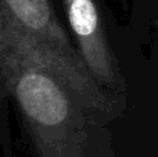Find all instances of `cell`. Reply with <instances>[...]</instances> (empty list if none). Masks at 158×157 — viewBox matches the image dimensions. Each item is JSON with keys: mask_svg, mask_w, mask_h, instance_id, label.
<instances>
[{"mask_svg": "<svg viewBox=\"0 0 158 157\" xmlns=\"http://www.w3.org/2000/svg\"><path fill=\"white\" fill-rule=\"evenodd\" d=\"M2 77L21 106L42 155L50 156L53 139L63 149V142L71 143L83 122L75 108L82 103L71 100L75 95L60 78L47 70L4 56Z\"/></svg>", "mask_w": 158, "mask_h": 157, "instance_id": "cell-1", "label": "cell"}, {"mask_svg": "<svg viewBox=\"0 0 158 157\" xmlns=\"http://www.w3.org/2000/svg\"><path fill=\"white\" fill-rule=\"evenodd\" d=\"M2 43L0 56L14 58L24 64L36 66L57 75L72 91L82 106L93 110L110 111V103L89 74L86 64L82 60L67 57L56 47L36 39L27 31L19 28L6 14L2 15Z\"/></svg>", "mask_w": 158, "mask_h": 157, "instance_id": "cell-2", "label": "cell"}, {"mask_svg": "<svg viewBox=\"0 0 158 157\" xmlns=\"http://www.w3.org/2000/svg\"><path fill=\"white\" fill-rule=\"evenodd\" d=\"M65 4L71 29L92 77L108 88H117L114 58L107 46L94 3L92 0H65Z\"/></svg>", "mask_w": 158, "mask_h": 157, "instance_id": "cell-3", "label": "cell"}, {"mask_svg": "<svg viewBox=\"0 0 158 157\" xmlns=\"http://www.w3.org/2000/svg\"><path fill=\"white\" fill-rule=\"evenodd\" d=\"M10 17L19 28L36 39L60 50L69 58L81 60L69 45V39L54 18L47 0H4Z\"/></svg>", "mask_w": 158, "mask_h": 157, "instance_id": "cell-4", "label": "cell"}]
</instances>
